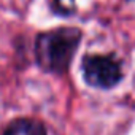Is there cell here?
I'll list each match as a JSON object with an SVG mask.
<instances>
[{"label":"cell","mask_w":135,"mask_h":135,"mask_svg":"<svg viewBox=\"0 0 135 135\" xmlns=\"http://www.w3.org/2000/svg\"><path fill=\"white\" fill-rule=\"evenodd\" d=\"M3 135H46V130L43 124L35 119L19 118L7 127Z\"/></svg>","instance_id":"3"},{"label":"cell","mask_w":135,"mask_h":135,"mask_svg":"<svg viewBox=\"0 0 135 135\" xmlns=\"http://www.w3.org/2000/svg\"><path fill=\"white\" fill-rule=\"evenodd\" d=\"M83 75L91 86L110 89L121 81L122 70L121 64L113 56L92 54L83 60Z\"/></svg>","instance_id":"2"},{"label":"cell","mask_w":135,"mask_h":135,"mask_svg":"<svg viewBox=\"0 0 135 135\" xmlns=\"http://www.w3.org/2000/svg\"><path fill=\"white\" fill-rule=\"evenodd\" d=\"M80 41L81 30L76 27H59L38 33L35 40V56L38 65L51 73L67 72Z\"/></svg>","instance_id":"1"}]
</instances>
